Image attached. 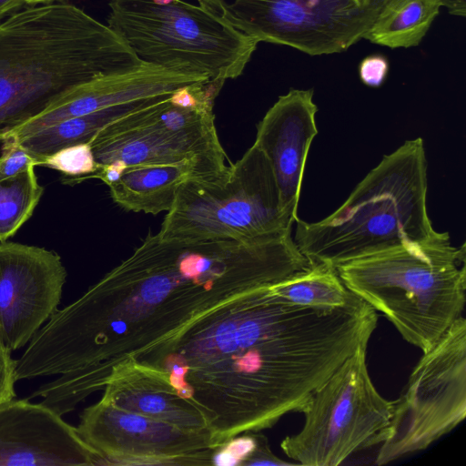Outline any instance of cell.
Segmentation results:
<instances>
[{
    "label": "cell",
    "mask_w": 466,
    "mask_h": 466,
    "mask_svg": "<svg viewBox=\"0 0 466 466\" xmlns=\"http://www.w3.org/2000/svg\"><path fill=\"white\" fill-rule=\"evenodd\" d=\"M16 360L11 357V351L0 336V404L16 397L15 385Z\"/></svg>",
    "instance_id": "cell-26"
},
{
    "label": "cell",
    "mask_w": 466,
    "mask_h": 466,
    "mask_svg": "<svg viewBox=\"0 0 466 466\" xmlns=\"http://www.w3.org/2000/svg\"><path fill=\"white\" fill-rule=\"evenodd\" d=\"M100 466L103 458L59 414L28 399L0 404V466Z\"/></svg>",
    "instance_id": "cell-14"
},
{
    "label": "cell",
    "mask_w": 466,
    "mask_h": 466,
    "mask_svg": "<svg viewBox=\"0 0 466 466\" xmlns=\"http://www.w3.org/2000/svg\"><path fill=\"white\" fill-rule=\"evenodd\" d=\"M268 288L283 302L316 309H339L355 297L336 268L324 264H309Z\"/></svg>",
    "instance_id": "cell-20"
},
{
    "label": "cell",
    "mask_w": 466,
    "mask_h": 466,
    "mask_svg": "<svg viewBox=\"0 0 466 466\" xmlns=\"http://www.w3.org/2000/svg\"><path fill=\"white\" fill-rule=\"evenodd\" d=\"M26 0H0V21L25 6Z\"/></svg>",
    "instance_id": "cell-29"
},
{
    "label": "cell",
    "mask_w": 466,
    "mask_h": 466,
    "mask_svg": "<svg viewBox=\"0 0 466 466\" xmlns=\"http://www.w3.org/2000/svg\"><path fill=\"white\" fill-rule=\"evenodd\" d=\"M66 276L57 253L1 242L0 336L11 352L28 344L57 309Z\"/></svg>",
    "instance_id": "cell-13"
},
{
    "label": "cell",
    "mask_w": 466,
    "mask_h": 466,
    "mask_svg": "<svg viewBox=\"0 0 466 466\" xmlns=\"http://www.w3.org/2000/svg\"><path fill=\"white\" fill-rule=\"evenodd\" d=\"M336 270L351 293L422 352L462 316L465 243L453 246L448 232L347 261Z\"/></svg>",
    "instance_id": "cell-5"
},
{
    "label": "cell",
    "mask_w": 466,
    "mask_h": 466,
    "mask_svg": "<svg viewBox=\"0 0 466 466\" xmlns=\"http://www.w3.org/2000/svg\"><path fill=\"white\" fill-rule=\"evenodd\" d=\"M427 160L420 137L382 157L330 215L295 221L293 238L309 264L347 261L437 233L427 210Z\"/></svg>",
    "instance_id": "cell-4"
},
{
    "label": "cell",
    "mask_w": 466,
    "mask_h": 466,
    "mask_svg": "<svg viewBox=\"0 0 466 466\" xmlns=\"http://www.w3.org/2000/svg\"><path fill=\"white\" fill-rule=\"evenodd\" d=\"M360 345L316 388L303 405L301 430L284 438L281 450L296 464L337 466L355 451L375 445L393 410L375 388Z\"/></svg>",
    "instance_id": "cell-8"
},
{
    "label": "cell",
    "mask_w": 466,
    "mask_h": 466,
    "mask_svg": "<svg viewBox=\"0 0 466 466\" xmlns=\"http://www.w3.org/2000/svg\"><path fill=\"white\" fill-rule=\"evenodd\" d=\"M417 362L387 428L376 438L375 463L421 451L466 416V319H456Z\"/></svg>",
    "instance_id": "cell-9"
},
{
    "label": "cell",
    "mask_w": 466,
    "mask_h": 466,
    "mask_svg": "<svg viewBox=\"0 0 466 466\" xmlns=\"http://www.w3.org/2000/svg\"><path fill=\"white\" fill-rule=\"evenodd\" d=\"M441 7L447 8L450 14L458 16L466 15V0H439Z\"/></svg>",
    "instance_id": "cell-30"
},
{
    "label": "cell",
    "mask_w": 466,
    "mask_h": 466,
    "mask_svg": "<svg viewBox=\"0 0 466 466\" xmlns=\"http://www.w3.org/2000/svg\"><path fill=\"white\" fill-rule=\"evenodd\" d=\"M265 154L252 145L219 179H189L178 188L158 236L164 239L255 241L291 234Z\"/></svg>",
    "instance_id": "cell-7"
},
{
    "label": "cell",
    "mask_w": 466,
    "mask_h": 466,
    "mask_svg": "<svg viewBox=\"0 0 466 466\" xmlns=\"http://www.w3.org/2000/svg\"><path fill=\"white\" fill-rule=\"evenodd\" d=\"M171 94L111 106L96 112L65 118L33 133L15 137L38 161L68 146L89 142L108 124Z\"/></svg>",
    "instance_id": "cell-19"
},
{
    "label": "cell",
    "mask_w": 466,
    "mask_h": 466,
    "mask_svg": "<svg viewBox=\"0 0 466 466\" xmlns=\"http://www.w3.org/2000/svg\"><path fill=\"white\" fill-rule=\"evenodd\" d=\"M25 6L0 21V142L75 86L141 63L73 4Z\"/></svg>",
    "instance_id": "cell-3"
},
{
    "label": "cell",
    "mask_w": 466,
    "mask_h": 466,
    "mask_svg": "<svg viewBox=\"0 0 466 466\" xmlns=\"http://www.w3.org/2000/svg\"><path fill=\"white\" fill-rule=\"evenodd\" d=\"M402 0H198L258 40L310 56L345 51Z\"/></svg>",
    "instance_id": "cell-10"
},
{
    "label": "cell",
    "mask_w": 466,
    "mask_h": 466,
    "mask_svg": "<svg viewBox=\"0 0 466 466\" xmlns=\"http://www.w3.org/2000/svg\"><path fill=\"white\" fill-rule=\"evenodd\" d=\"M227 175H219L193 160L135 166L127 167L109 189L113 200L124 209L157 215L172 208L178 188L186 181L215 180Z\"/></svg>",
    "instance_id": "cell-18"
},
{
    "label": "cell",
    "mask_w": 466,
    "mask_h": 466,
    "mask_svg": "<svg viewBox=\"0 0 466 466\" xmlns=\"http://www.w3.org/2000/svg\"><path fill=\"white\" fill-rule=\"evenodd\" d=\"M313 89H290L257 125L256 145L267 157L283 208L296 220L310 145L318 134Z\"/></svg>",
    "instance_id": "cell-16"
},
{
    "label": "cell",
    "mask_w": 466,
    "mask_h": 466,
    "mask_svg": "<svg viewBox=\"0 0 466 466\" xmlns=\"http://www.w3.org/2000/svg\"><path fill=\"white\" fill-rule=\"evenodd\" d=\"M206 81L208 79L204 76L141 62L132 68L102 75L75 86L5 137L27 135L65 118L172 94L180 87Z\"/></svg>",
    "instance_id": "cell-15"
},
{
    "label": "cell",
    "mask_w": 466,
    "mask_h": 466,
    "mask_svg": "<svg viewBox=\"0 0 466 466\" xmlns=\"http://www.w3.org/2000/svg\"><path fill=\"white\" fill-rule=\"evenodd\" d=\"M378 323L355 296L335 309L300 308L263 288L196 320L135 361L163 373L203 413L217 448L300 412Z\"/></svg>",
    "instance_id": "cell-2"
},
{
    "label": "cell",
    "mask_w": 466,
    "mask_h": 466,
    "mask_svg": "<svg viewBox=\"0 0 466 466\" xmlns=\"http://www.w3.org/2000/svg\"><path fill=\"white\" fill-rule=\"evenodd\" d=\"M171 95L99 130L89 141L97 164L117 160L129 167L193 160L227 175L230 165L226 164L213 107H184L171 102Z\"/></svg>",
    "instance_id": "cell-11"
},
{
    "label": "cell",
    "mask_w": 466,
    "mask_h": 466,
    "mask_svg": "<svg viewBox=\"0 0 466 466\" xmlns=\"http://www.w3.org/2000/svg\"><path fill=\"white\" fill-rule=\"evenodd\" d=\"M106 25L141 62L220 83L242 74L259 43L182 0H111Z\"/></svg>",
    "instance_id": "cell-6"
},
{
    "label": "cell",
    "mask_w": 466,
    "mask_h": 466,
    "mask_svg": "<svg viewBox=\"0 0 466 466\" xmlns=\"http://www.w3.org/2000/svg\"><path fill=\"white\" fill-rule=\"evenodd\" d=\"M0 156V180L17 177L37 167L35 157L14 137L2 141Z\"/></svg>",
    "instance_id": "cell-24"
},
{
    "label": "cell",
    "mask_w": 466,
    "mask_h": 466,
    "mask_svg": "<svg viewBox=\"0 0 466 466\" xmlns=\"http://www.w3.org/2000/svg\"><path fill=\"white\" fill-rule=\"evenodd\" d=\"M389 62L380 55L365 57L360 64L359 73L363 84L371 87L380 86L387 77Z\"/></svg>",
    "instance_id": "cell-27"
},
{
    "label": "cell",
    "mask_w": 466,
    "mask_h": 466,
    "mask_svg": "<svg viewBox=\"0 0 466 466\" xmlns=\"http://www.w3.org/2000/svg\"><path fill=\"white\" fill-rule=\"evenodd\" d=\"M305 266L291 235L242 242L149 233L81 297L55 311L16 360V380L60 375L41 386V395L63 416L102 390L116 367Z\"/></svg>",
    "instance_id": "cell-1"
},
{
    "label": "cell",
    "mask_w": 466,
    "mask_h": 466,
    "mask_svg": "<svg viewBox=\"0 0 466 466\" xmlns=\"http://www.w3.org/2000/svg\"><path fill=\"white\" fill-rule=\"evenodd\" d=\"M44 193L35 167L0 180V242L14 236L31 218Z\"/></svg>",
    "instance_id": "cell-22"
},
{
    "label": "cell",
    "mask_w": 466,
    "mask_h": 466,
    "mask_svg": "<svg viewBox=\"0 0 466 466\" xmlns=\"http://www.w3.org/2000/svg\"><path fill=\"white\" fill-rule=\"evenodd\" d=\"M440 9L439 0H402L378 19L364 38L390 48L418 46Z\"/></svg>",
    "instance_id": "cell-21"
},
{
    "label": "cell",
    "mask_w": 466,
    "mask_h": 466,
    "mask_svg": "<svg viewBox=\"0 0 466 466\" xmlns=\"http://www.w3.org/2000/svg\"><path fill=\"white\" fill-rule=\"evenodd\" d=\"M102 398L122 409L191 431H208L200 410L182 397L160 371L128 360L116 367Z\"/></svg>",
    "instance_id": "cell-17"
},
{
    "label": "cell",
    "mask_w": 466,
    "mask_h": 466,
    "mask_svg": "<svg viewBox=\"0 0 466 466\" xmlns=\"http://www.w3.org/2000/svg\"><path fill=\"white\" fill-rule=\"evenodd\" d=\"M37 166L57 170L66 179L79 178L99 168L89 142L63 147L41 158Z\"/></svg>",
    "instance_id": "cell-23"
},
{
    "label": "cell",
    "mask_w": 466,
    "mask_h": 466,
    "mask_svg": "<svg viewBox=\"0 0 466 466\" xmlns=\"http://www.w3.org/2000/svg\"><path fill=\"white\" fill-rule=\"evenodd\" d=\"M257 444L253 451L243 462V466H253V465H276V466H286L296 464V462H289L283 461L277 457L271 451L268 444V441L265 435L259 431L256 432Z\"/></svg>",
    "instance_id": "cell-28"
},
{
    "label": "cell",
    "mask_w": 466,
    "mask_h": 466,
    "mask_svg": "<svg viewBox=\"0 0 466 466\" xmlns=\"http://www.w3.org/2000/svg\"><path fill=\"white\" fill-rule=\"evenodd\" d=\"M76 430L103 465H212L208 431L182 429L102 397L81 412Z\"/></svg>",
    "instance_id": "cell-12"
},
{
    "label": "cell",
    "mask_w": 466,
    "mask_h": 466,
    "mask_svg": "<svg viewBox=\"0 0 466 466\" xmlns=\"http://www.w3.org/2000/svg\"><path fill=\"white\" fill-rule=\"evenodd\" d=\"M256 432H246L235 436L215 448L211 459L212 465H242L256 447Z\"/></svg>",
    "instance_id": "cell-25"
},
{
    "label": "cell",
    "mask_w": 466,
    "mask_h": 466,
    "mask_svg": "<svg viewBox=\"0 0 466 466\" xmlns=\"http://www.w3.org/2000/svg\"><path fill=\"white\" fill-rule=\"evenodd\" d=\"M56 1H63V0H26L25 5L47 4V3L56 2Z\"/></svg>",
    "instance_id": "cell-31"
}]
</instances>
